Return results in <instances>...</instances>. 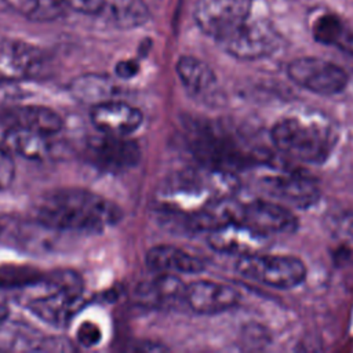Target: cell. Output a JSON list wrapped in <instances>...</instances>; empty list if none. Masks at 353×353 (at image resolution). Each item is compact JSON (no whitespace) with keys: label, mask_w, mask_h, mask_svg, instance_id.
Listing matches in <instances>:
<instances>
[{"label":"cell","mask_w":353,"mask_h":353,"mask_svg":"<svg viewBox=\"0 0 353 353\" xmlns=\"http://www.w3.org/2000/svg\"><path fill=\"white\" fill-rule=\"evenodd\" d=\"M3 145L12 154L28 160H41L51 150L50 135L18 128L4 130Z\"/></svg>","instance_id":"22"},{"label":"cell","mask_w":353,"mask_h":353,"mask_svg":"<svg viewBox=\"0 0 353 353\" xmlns=\"http://www.w3.org/2000/svg\"><path fill=\"white\" fill-rule=\"evenodd\" d=\"M240 301V294L236 288L228 284L197 280L186 284L183 303L196 313L215 314L226 312L236 306Z\"/></svg>","instance_id":"12"},{"label":"cell","mask_w":353,"mask_h":353,"mask_svg":"<svg viewBox=\"0 0 353 353\" xmlns=\"http://www.w3.org/2000/svg\"><path fill=\"white\" fill-rule=\"evenodd\" d=\"M331 230L343 239L353 240V214L342 212L332 219H330Z\"/></svg>","instance_id":"29"},{"label":"cell","mask_w":353,"mask_h":353,"mask_svg":"<svg viewBox=\"0 0 353 353\" xmlns=\"http://www.w3.org/2000/svg\"><path fill=\"white\" fill-rule=\"evenodd\" d=\"M279 36L265 19H254L251 15L232 33L219 41L223 50L234 58L255 61L268 57L277 48Z\"/></svg>","instance_id":"7"},{"label":"cell","mask_w":353,"mask_h":353,"mask_svg":"<svg viewBox=\"0 0 353 353\" xmlns=\"http://www.w3.org/2000/svg\"><path fill=\"white\" fill-rule=\"evenodd\" d=\"M312 33L319 43L353 55V29L341 17L321 14L314 19Z\"/></svg>","instance_id":"23"},{"label":"cell","mask_w":353,"mask_h":353,"mask_svg":"<svg viewBox=\"0 0 353 353\" xmlns=\"http://www.w3.org/2000/svg\"><path fill=\"white\" fill-rule=\"evenodd\" d=\"M47 290L28 302L29 310L52 325H63L79 309L83 283L73 272H57L44 279Z\"/></svg>","instance_id":"5"},{"label":"cell","mask_w":353,"mask_h":353,"mask_svg":"<svg viewBox=\"0 0 353 353\" xmlns=\"http://www.w3.org/2000/svg\"><path fill=\"white\" fill-rule=\"evenodd\" d=\"M90 116L98 132L119 137H130L143 121V114L138 108L117 99L92 106Z\"/></svg>","instance_id":"13"},{"label":"cell","mask_w":353,"mask_h":353,"mask_svg":"<svg viewBox=\"0 0 353 353\" xmlns=\"http://www.w3.org/2000/svg\"><path fill=\"white\" fill-rule=\"evenodd\" d=\"M66 8L81 14L97 15L105 4V0H62Z\"/></svg>","instance_id":"30"},{"label":"cell","mask_w":353,"mask_h":353,"mask_svg":"<svg viewBox=\"0 0 353 353\" xmlns=\"http://www.w3.org/2000/svg\"><path fill=\"white\" fill-rule=\"evenodd\" d=\"M0 125L4 130H28L51 137L62 128L63 121L54 109L47 106L12 105L0 110Z\"/></svg>","instance_id":"14"},{"label":"cell","mask_w":353,"mask_h":353,"mask_svg":"<svg viewBox=\"0 0 353 353\" xmlns=\"http://www.w3.org/2000/svg\"><path fill=\"white\" fill-rule=\"evenodd\" d=\"M12 153L0 143V190H6L14 181L15 164Z\"/></svg>","instance_id":"28"},{"label":"cell","mask_w":353,"mask_h":353,"mask_svg":"<svg viewBox=\"0 0 353 353\" xmlns=\"http://www.w3.org/2000/svg\"><path fill=\"white\" fill-rule=\"evenodd\" d=\"M251 15V0H197L194 21L218 43Z\"/></svg>","instance_id":"9"},{"label":"cell","mask_w":353,"mask_h":353,"mask_svg":"<svg viewBox=\"0 0 353 353\" xmlns=\"http://www.w3.org/2000/svg\"><path fill=\"white\" fill-rule=\"evenodd\" d=\"M139 72V63L135 59H124L117 62L114 73L119 79H131Z\"/></svg>","instance_id":"31"},{"label":"cell","mask_w":353,"mask_h":353,"mask_svg":"<svg viewBox=\"0 0 353 353\" xmlns=\"http://www.w3.org/2000/svg\"><path fill=\"white\" fill-rule=\"evenodd\" d=\"M40 272L25 266H3L0 268V287L32 285L41 281Z\"/></svg>","instance_id":"26"},{"label":"cell","mask_w":353,"mask_h":353,"mask_svg":"<svg viewBox=\"0 0 353 353\" xmlns=\"http://www.w3.org/2000/svg\"><path fill=\"white\" fill-rule=\"evenodd\" d=\"M226 176L229 172L205 165L174 172L159 185L154 201L170 216L194 214L226 197Z\"/></svg>","instance_id":"2"},{"label":"cell","mask_w":353,"mask_h":353,"mask_svg":"<svg viewBox=\"0 0 353 353\" xmlns=\"http://www.w3.org/2000/svg\"><path fill=\"white\" fill-rule=\"evenodd\" d=\"M207 240L212 250L241 258L261 252L265 247L266 236L259 234L243 223L229 222L208 232Z\"/></svg>","instance_id":"15"},{"label":"cell","mask_w":353,"mask_h":353,"mask_svg":"<svg viewBox=\"0 0 353 353\" xmlns=\"http://www.w3.org/2000/svg\"><path fill=\"white\" fill-rule=\"evenodd\" d=\"M41 55L37 48L22 41L0 46V81L17 83L32 77L40 68Z\"/></svg>","instance_id":"16"},{"label":"cell","mask_w":353,"mask_h":353,"mask_svg":"<svg viewBox=\"0 0 353 353\" xmlns=\"http://www.w3.org/2000/svg\"><path fill=\"white\" fill-rule=\"evenodd\" d=\"M233 221L266 237L270 234L292 233L298 228V221L290 210L266 200L245 203L233 200Z\"/></svg>","instance_id":"8"},{"label":"cell","mask_w":353,"mask_h":353,"mask_svg":"<svg viewBox=\"0 0 353 353\" xmlns=\"http://www.w3.org/2000/svg\"><path fill=\"white\" fill-rule=\"evenodd\" d=\"M176 74L192 97L200 99L215 98L216 76L204 61L183 55L176 62Z\"/></svg>","instance_id":"19"},{"label":"cell","mask_w":353,"mask_h":353,"mask_svg":"<svg viewBox=\"0 0 353 353\" xmlns=\"http://www.w3.org/2000/svg\"><path fill=\"white\" fill-rule=\"evenodd\" d=\"M97 15L114 28L131 29L148 21L149 10L141 0H105Z\"/></svg>","instance_id":"24"},{"label":"cell","mask_w":353,"mask_h":353,"mask_svg":"<svg viewBox=\"0 0 353 353\" xmlns=\"http://www.w3.org/2000/svg\"><path fill=\"white\" fill-rule=\"evenodd\" d=\"M189 143L199 161L210 168L229 172L251 160L241 142L225 127L196 121L189 128Z\"/></svg>","instance_id":"4"},{"label":"cell","mask_w":353,"mask_h":353,"mask_svg":"<svg viewBox=\"0 0 353 353\" xmlns=\"http://www.w3.org/2000/svg\"><path fill=\"white\" fill-rule=\"evenodd\" d=\"M62 0H22L19 10L26 18L36 21H50L62 14L65 10Z\"/></svg>","instance_id":"25"},{"label":"cell","mask_w":353,"mask_h":353,"mask_svg":"<svg viewBox=\"0 0 353 353\" xmlns=\"http://www.w3.org/2000/svg\"><path fill=\"white\" fill-rule=\"evenodd\" d=\"M263 185L272 196L280 197L296 207L312 205L319 197L316 182L294 171L270 174L263 179Z\"/></svg>","instance_id":"17"},{"label":"cell","mask_w":353,"mask_h":353,"mask_svg":"<svg viewBox=\"0 0 353 353\" xmlns=\"http://www.w3.org/2000/svg\"><path fill=\"white\" fill-rule=\"evenodd\" d=\"M270 138L283 154L301 163L320 164L331 154L336 132L328 121L319 117L290 116L273 125Z\"/></svg>","instance_id":"3"},{"label":"cell","mask_w":353,"mask_h":353,"mask_svg":"<svg viewBox=\"0 0 353 353\" xmlns=\"http://www.w3.org/2000/svg\"><path fill=\"white\" fill-rule=\"evenodd\" d=\"M236 270L245 279L281 290L296 287L306 277V268L301 259L262 252L239 258Z\"/></svg>","instance_id":"6"},{"label":"cell","mask_w":353,"mask_h":353,"mask_svg":"<svg viewBox=\"0 0 353 353\" xmlns=\"http://www.w3.org/2000/svg\"><path fill=\"white\" fill-rule=\"evenodd\" d=\"M146 265L161 274H194L205 269V263L199 256L171 244L152 247L146 252Z\"/></svg>","instance_id":"18"},{"label":"cell","mask_w":353,"mask_h":353,"mask_svg":"<svg viewBox=\"0 0 353 353\" xmlns=\"http://www.w3.org/2000/svg\"><path fill=\"white\" fill-rule=\"evenodd\" d=\"M150 281H145L137 290V298L148 306H171L183 302L186 284L174 274H161Z\"/></svg>","instance_id":"20"},{"label":"cell","mask_w":353,"mask_h":353,"mask_svg":"<svg viewBox=\"0 0 353 353\" xmlns=\"http://www.w3.org/2000/svg\"><path fill=\"white\" fill-rule=\"evenodd\" d=\"M34 214L48 229L61 232H101L123 218L109 199L80 188H59L39 197Z\"/></svg>","instance_id":"1"},{"label":"cell","mask_w":353,"mask_h":353,"mask_svg":"<svg viewBox=\"0 0 353 353\" xmlns=\"http://www.w3.org/2000/svg\"><path fill=\"white\" fill-rule=\"evenodd\" d=\"M287 73L296 85L319 95L338 94L347 84V74L342 68L314 57L291 61Z\"/></svg>","instance_id":"10"},{"label":"cell","mask_w":353,"mask_h":353,"mask_svg":"<svg viewBox=\"0 0 353 353\" xmlns=\"http://www.w3.org/2000/svg\"><path fill=\"white\" fill-rule=\"evenodd\" d=\"M8 314H10L8 307H7L4 303L0 302V323H3V321L8 317Z\"/></svg>","instance_id":"32"},{"label":"cell","mask_w":353,"mask_h":353,"mask_svg":"<svg viewBox=\"0 0 353 353\" xmlns=\"http://www.w3.org/2000/svg\"><path fill=\"white\" fill-rule=\"evenodd\" d=\"M102 339V331L98 324L92 321H84L76 331V341L83 347H92Z\"/></svg>","instance_id":"27"},{"label":"cell","mask_w":353,"mask_h":353,"mask_svg":"<svg viewBox=\"0 0 353 353\" xmlns=\"http://www.w3.org/2000/svg\"><path fill=\"white\" fill-rule=\"evenodd\" d=\"M85 153L95 167L109 172L132 168L141 159V149L132 139L103 132L87 142Z\"/></svg>","instance_id":"11"},{"label":"cell","mask_w":353,"mask_h":353,"mask_svg":"<svg viewBox=\"0 0 353 353\" xmlns=\"http://www.w3.org/2000/svg\"><path fill=\"white\" fill-rule=\"evenodd\" d=\"M69 90L79 102L91 106L116 99L120 92L117 83L110 76L101 73H85L76 77Z\"/></svg>","instance_id":"21"}]
</instances>
